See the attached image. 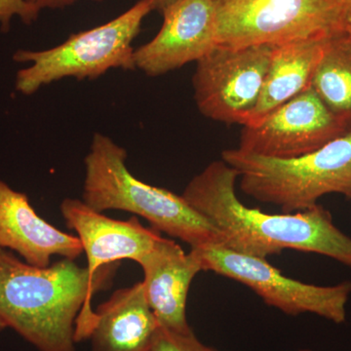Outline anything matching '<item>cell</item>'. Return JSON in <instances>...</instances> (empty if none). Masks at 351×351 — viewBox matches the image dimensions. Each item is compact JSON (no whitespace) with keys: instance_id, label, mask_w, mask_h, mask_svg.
Wrapping results in <instances>:
<instances>
[{"instance_id":"1","label":"cell","mask_w":351,"mask_h":351,"mask_svg":"<svg viewBox=\"0 0 351 351\" xmlns=\"http://www.w3.org/2000/svg\"><path fill=\"white\" fill-rule=\"evenodd\" d=\"M119 263L92 278L75 261L38 267L0 248V319L38 351H76L96 319L92 298L110 285Z\"/></svg>"},{"instance_id":"2","label":"cell","mask_w":351,"mask_h":351,"mask_svg":"<svg viewBox=\"0 0 351 351\" xmlns=\"http://www.w3.org/2000/svg\"><path fill=\"white\" fill-rule=\"evenodd\" d=\"M239 172L225 161L210 163L182 196L223 235L221 246L267 258L284 250L326 256L351 269V239L322 205L297 213L267 214L245 206L235 193Z\"/></svg>"},{"instance_id":"3","label":"cell","mask_w":351,"mask_h":351,"mask_svg":"<svg viewBox=\"0 0 351 351\" xmlns=\"http://www.w3.org/2000/svg\"><path fill=\"white\" fill-rule=\"evenodd\" d=\"M127 152L112 138L96 133L84 159L82 200L95 211L128 212L145 219L157 232L182 240L191 248L223 244V235L182 195L137 179L127 167Z\"/></svg>"},{"instance_id":"4","label":"cell","mask_w":351,"mask_h":351,"mask_svg":"<svg viewBox=\"0 0 351 351\" xmlns=\"http://www.w3.org/2000/svg\"><path fill=\"white\" fill-rule=\"evenodd\" d=\"M221 160L239 172L245 195L283 213L306 211L330 193L351 199V133L295 158H269L237 147L223 151Z\"/></svg>"},{"instance_id":"5","label":"cell","mask_w":351,"mask_h":351,"mask_svg":"<svg viewBox=\"0 0 351 351\" xmlns=\"http://www.w3.org/2000/svg\"><path fill=\"white\" fill-rule=\"evenodd\" d=\"M154 10V0H138L115 19L73 34L50 49L16 51V63L31 64L18 71L16 90L29 96L41 87L66 77L92 80L112 69L135 71L133 41L140 34L145 18Z\"/></svg>"},{"instance_id":"6","label":"cell","mask_w":351,"mask_h":351,"mask_svg":"<svg viewBox=\"0 0 351 351\" xmlns=\"http://www.w3.org/2000/svg\"><path fill=\"white\" fill-rule=\"evenodd\" d=\"M217 43L277 45L351 32L341 0H215Z\"/></svg>"},{"instance_id":"7","label":"cell","mask_w":351,"mask_h":351,"mask_svg":"<svg viewBox=\"0 0 351 351\" xmlns=\"http://www.w3.org/2000/svg\"><path fill=\"white\" fill-rule=\"evenodd\" d=\"M203 271H212L244 284L265 304L287 315L311 313L336 324L345 323L350 281L332 286L302 282L284 276L267 258L252 257L219 244L191 248Z\"/></svg>"},{"instance_id":"8","label":"cell","mask_w":351,"mask_h":351,"mask_svg":"<svg viewBox=\"0 0 351 351\" xmlns=\"http://www.w3.org/2000/svg\"><path fill=\"white\" fill-rule=\"evenodd\" d=\"M274 45H217L196 62L193 93L198 110L226 124L248 123L262 94Z\"/></svg>"},{"instance_id":"9","label":"cell","mask_w":351,"mask_h":351,"mask_svg":"<svg viewBox=\"0 0 351 351\" xmlns=\"http://www.w3.org/2000/svg\"><path fill=\"white\" fill-rule=\"evenodd\" d=\"M346 134L345 128L308 87L255 125L243 126L239 149L269 158H295L317 151Z\"/></svg>"},{"instance_id":"10","label":"cell","mask_w":351,"mask_h":351,"mask_svg":"<svg viewBox=\"0 0 351 351\" xmlns=\"http://www.w3.org/2000/svg\"><path fill=\"white\" fill-rule=\"evenodd\" d=\"M162 15L158 34L134 52L136 69L151 77L197 62L218 45L215 0H181Z\"/></svg>"},{"instance_id":"11","label":"cell","mask_w":351,"mask_h":351,"mask_svg":"<svg viewBox=\"0 0 351 351\" xmlns=\"http://www.w3.org/2000/svg\"><path fill=\"white\" fill-rule=\"evenodd\" d=\"M60 211L75 230L87 258L86 269L94 278L106 265L131 260L137 263L154 248L161 237L154 228H145L138 218L119 221L87 206L82 199L66 198Z\"/></svg>"},{"instance_id":"12","label":"cell","mask_w":351,"mask_h":351,"mask_svg":"<svg viewBox=\"0 0 351 351\" xmlns=\"http://www.w3.org/2000/svg\"><path fill=\"white\" fill-rule=\"evenodd\" d=\"M137 263L144 271L145 298L160 326L176 332L193 331L186 302L191 282L203 271L199 261L174 240L160 237Z\"/></svg>"},{"instance_id":"13","label":"cell","mask_w":351,"mask_h":351,"mask_svg":"<svg viewBox=\"0 0 351 351\" xmlns=\"http://www.w3.org/2000/svg\"><path fill=\"white\" fill-rule=\"evenodd\" d=\"M0 248L19 254L34 267L51 265L53 256L76 261L83 253L76 235L58 230L41 218L24 193L0 180Z\"/></svg>"},{"instance_id":"14","label":"cell","mask_w":351,"mask_h":351,"mask_svg":"<svg viewBox=\"0 0 351 351\" xmlns=\"http://www.w3.org/2000/svg\"><path fill=\"white\" fill-rule=\"evenodd\" d=\"M95 313L91 351H151L161 328L143 281L115 291Z\"/></svg>"},{"instance_id":"15","label":"cell","mask_w":351,"mask_h":351,"mask_svg":"<svg viewBox=\"0 0 351 351\" xmlns=\"http://www.w3.org/2000/svg\"><path fill=\"white\" fill-rule=\"evenodd\" d=\"M329 38L302 39L274 45L260 100L245 126L255 125L279 106L311 87Z\"/></svg>"},{"instance_id":"16","label":"cell","mask_w":351,"mask_h":351,"mask_svg":"<svg viewBox=\"0 0 351 351\" xmlns=\"http://www.w3.org/2000/svg\"><path fill=\"white\" fill-rule=\"evenodd\" d=\"M311 87L351 133V32L328 39Z\"/></svg>"},{"instance_id":"17","label":"cell","mask_w":351,"mask_h":351,"mask_svg":"<svg viewBox=\"0 0 351 351\" xmlns=\"http://www.w3.org/2000/svg\"><path fill=\"white\" fill-rule=\"evenodd\" d=\"M151 351H223L201 343L193 331L176 332L161 327Z\"/></svg>"},{"instance_id":"18","label":"cell","mask_w":351,"mask_h":351,"mask_svg":"<svg viewBox=\"0 0 351 351\" xmlns=\"http://www.w3.org/2000/svg\"><path fill=\"white\" fill-rule=\"evenodd\" d=\"M39 12L27 0H0V27L7 32L10 29L11 20L17 16L23 23L31 25L38 20Z\"/></svg>"},{"instance_id":"19","label":"cell","mask_w":351,"mask_h":351,"mask_svg":"<svg viewBox=\"0 0 351 351\" xmlns=\"http://www.w3.org/2000/svg\"><path fill=\"white\" fill-rule=\"evenodd\" d=\"M27 1L40 13L43 9H61L73 5L78 0H27ZM92 1L101 2L104 0H92Z\"/></svg>"},{"instance_id":"20","label":"cell","mask_w":351,"mask_h":351,"mask_svg":"<svg viewBox=\"0 0 351 351\" xmlns=\"http://www.w3.org/2000/svg\"><path fill=\"white\" fill-rule=\"evenodd\" d=\"M179 1H181V0H154V8L162 14L168 8H170L171 6L174 5V4L178 3Z\"/></svg>"},{"instance_id":"21","label":"cell","mask_w":351,"mask_h":351,"mask_svg":"<svg viewBox=\"0 0 351 351\" xmlns=\"http://www.w3.org/2000/svg\"><path fill=\"white\" fill-rule=\"evenodd\" d=\"M341 2H343V8H345L346 17H348L351 25V0H341Z\"/></svg>"},{"instance_id":"22","label":"cell","mask_w":351,"mask_h":351,"mask_svg":"<svg viewBox=\"0 0 351 351\" xmlns=\"http://www.w3.org/2000/svg\"><path fill=\"white\" fill-rule=\"evenodd\" d=\"M7 326L5 323L3 322L1 319H0V332L3 331L4 329H6Z\"/></svg>"},{"instance_id":"23","label":"cell","mask_w":351,"mask_h":351,"mask_svg":"<svg viewBox=\"0 0 351 351\" xmlns=\"http://www.w3.org/2000/svg\"><path fill=\"white\" fill-rule=\"evenodd\" d=\"M294 351H313L309 350H294Z\"/></svg>"}]
</instances>
